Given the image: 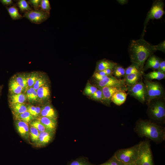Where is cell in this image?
<instances>
[{
	"mask_svg": "<svg viewBox=\"0 0 165 165\" xmlns=\"http://www.w3.org/2000/svg\"><path fill=\"white\" fill-rule=\"evenodd\" d=\"M129 51L131 62L137 65L143 72V69L146 61L156 50L154 45H151L141 38L131 41Z\"/></svg>",
	"mask_w": 165,
	"mask_h": 165,
	"instance_id": "1",
	"label": "cell"
},
{
	"mask_svg": "<svg viewBox=\"0 0 165 165\" xmlns=\"http://www.w3.org/2000/svg\"><path fill=\"white\" fill-rule=\"evenodd\" d=\"M134 130L139 137H146L157 144L165 139V127L151 120H138Z\"/></svg>",
	"mask_w": 165,
	"mask_h": 165,
	"instance_id": "2",
	"label": "cell"
},
{
	"mask_svg": "<svg viewBox=\"0 0 165 165\" xmlns=\"http://www.w3.org/2000/svg\"><path fill=\"white\" fill-rule=\"evenodd\" d=\"M161 98L152 101L148 105L147 113L152 121L161 125L165 123V103Z\"/></svg>",
	"mask_w": 165,
	"mask_h": 165,
	"instance_id": "3",
	"label": "cell"
},
{
	"mask_svg": "<svg viewBox=\"0 0 165 165\" xmlns=\"http://www.w3.org/2000/svg\"><path fill=\"white\" fill-rule=\"evenodd\" d=\"M140 143L138 155L135 163L136 165H155L149 140L146 139Z\"/></svg>",
	"mask_w": 165,
	"mask_h": 165,
	"instance_id": "4",
	"label": "cell"
},
{
	"mask_svg": "<svg viewBox=\"0 0 165 165\" xmlns=\"http://www.w3.org/2000/svg\"><path fill=\"white\" fill-rule=\"evenodd\" d=\"M140 144L139 143L130 148L119 149L114 155L126 165L135 163L138 157Z\"/></svg>",
	"mask_w": 165,
	"mask_h": 165,
	"instance_id": "5",
	"label": "cell"
},
{
	"mask_svg": "<svg viewBox=\"0 0 165 165\" xmlns=\"http://www.w3.org/2000/svg\"><path fill=\"white\" fill-rule=\"evenodd\" d=\"M144 83L146 90V101L147 105L152 100L163 97L164 89L160 83L146 79L144 81Z\"/></svg>",
	"mask_w": 165,
	"mask_h": 165,
	"instance_id": "6",
	"label": "cell"
},
{
	"mask_svg": "<svg viewBox=\"0 0 165 165\" xmlns=\"http://www.w3.org/2000/svg\"><path fill=\"white\" fill-rule=\"evenodd\" d=\"M164 7V3L162 1L156 0L154 2L145 20L142 36L144 35L146 25L150 20L160 19L165 14Z\"/></svg>",
	"mask_w": 165,
	"mask_h": 165,
	"instance_id": "7",
	"label": "cell"
},
{
	"mask_svg": "<svg viewBox=\"0 0 165 165\" xmlns=\"http://www.w3.org/2000/svg\"><path fill=\"white\" fill-rule=\"evenodd\" d=\"M128 94L134 97L141 103L146 101V93L144 83L139 81L131 86H127Z\"/></svg>",
	"mask_w": 165,
	"mask_h": 165,
	"instance_id": "8",
	"label": "cell"
},
{
	"mask_svg": "<svg viewBox=\"0 0 165 165\" xmlns=\"http://www.w3.org/2000/svg\"><path fill=\"white\" fill-rule=\"evenodd\" d=\"M50 13L39 9H33L25 12L23 16L32 23L40 24L46 21L50 17Z\"/></svg>",
	"mask_w": 165,
	"mask_h": 165,
	"instance_id": "9",
	"label": "cell"
},
{
	"mask_svg": "<svg viewBox=\"0 0 165 165\" xmlns=\"http://www.w3.org/2000/svg\"><path fill=\"white\" fill-rule=\"evenodd\" d=\"M102 91L104 99V104L110 106L111 102V98L115 93L120 91H127V86L122 87H104L97 88Z\"/></svg>",
	"mask_w": 165,
	"mask_h": 165,
	"instance_id": "10",
	"label": "cell"
},
{
	"mask_svg": "<svg viewBox=\"0 0 165 165\" xmlns=\"http://www.w3.org/2000/svg\"><path fill=\"white\" fill-rule=\"evenodd\" d=\"M98 88L104 87H122L126 86L124 79H118L112 76H108L104 79L97 81Z\"/></svg>",
	"mask_w": 165,
	"mask_h": 165,
	"instance_id": "11",
	"label": "cell"
},
{
	"mask_svg": "<svg viewBox=\"0 0 165 165\" xmlns=\"http://www.w3.org/2000/svg\"><path fill=\"white\" fill-rule=\"evenodd\" d=\"M15 125L17 131L20 136L29 142L30 137L29 123L20 120L16 119Z\"/></svg>",
	"mask_w": 165,
	"mask_h": 165,
	"instance_id": "12",
	"label": "cell"
},
{
	"mask_svg": "<svg viewBox=\"0 0 165 165\" xmlns=\"http://www.w3.org/2000/svg\"><path fill=\"white\" fill-rule=\"evenodd\" d=\"M55 132L46 131L40 132L38 138L35 143L38 147H44L49 143L53 140Z\"/></svg>",
	"mask_w": 165,
	"mask_h": 165,
	"instance_id": "13",
	"label": "cell"
},
{
	"mask_svg": "<svg viewBox=\"0 0 165 165\" xmlns=\"http://www.w3.org/2000/svg\"><path fill=\"white\" fill-rule=\"evenodd\" d=\"M36 91L38 102L45 104L48 103L47 102L50 97V91L48 84H46L39 88Z\"/></svg>",
	"mask_w": 165,
	"mask_h": 165,
	"instance_id": "14",
	"label": "cell"
},
{
	"mask_svg": "<svg viewBox=\"0 0 165 165\" xmlns=\"http://www.w3.org/2000/svg\"><path fill=\"white\" fill-rule=\"evenodd\" d=\"M36 119L43 124L47 130L55 133L57 126V119L42 116Z\"/></svg>",
	"mask_w": 165,
	"mask_h": 165,
	"instance_id": "15",
	"label": "cell"
},
{
	"mask_svg": "<svg viewBox=\"0 0 165 165\" xmlns=\"http://www.w3.org/2000/svg\"><path fill=\"white\" fill-rule=\"evenodd\" d=\"M161 59L154 55L150 56L146 61V62L143 69V71L148 69L157 70Z\"/></svg>",
	"mask_w": 165,
	"mask_h": 165,
	"instance_id": "16",
	"label": "cell"
},
{
	"mask_svg": "<svg viewBox=\"0 0 165 165\" xmlns=\"http://www.w3.org/2000/svg\"><path fill=\"white\" fill-rule=\"evenodd\" d=\"M40 116L57 119V115L53 106L48 103L41 107Z\"/></svg>",
	"mask_w": 165,
	"mask_h": 165,
	"instance_id": "17",
	"label": "cell"
},
{
	"mask_svg": "<svg viewBox=\"0 0 165 165\" xmlns=\"http://www.w3.org/2000/svg\"><path fill=\"white\" fill-rule=\"evenodd\" d=\"M117 64L116 63L105 59H102L97 62L95 72L103 71L107 69H113Z\"/></svg>",
	"mask_w": 165,
	"mask_h": 165,
	"instance_id": "18",
	"label": "cell"
},
{
	"mask_svg": "<svg viewBox=\"0 0 165 165\" xmlns=\"http://www.w3.org/2000/svg\"><path fill=\"white\" fill-rule=\"evenodd\" d=\"M29 74H18L14 75L12 77L15 81L23 88L24 91L28 88V80Z\"/></svg>",
	"mask_w": 165,
	"mask_h": 165,
	"instance_id": "19",
	"label": "cell"
},
{
	"mask_svg": "<svg viewBox=\"0 0 165 165\" xmlns=\"http://www.w3.org/2000/svg\"><path fill=\"white\" fill-rule=\"evenodd\" d=\"M127 95V94L124 91L118 92L112 97L111 102L117 105H121L125 102Z\"/></svg>",
	"mask_w": 165,
	"mask_h": 165,
	"instance_id": "20",
	"label": "cell"
},
{
	"mask_svg": "<svg viewBox=\"0 0 165 165\" xmlns=\"http://www.w3.org/2000/svg\"><path fill=\"white\" fill-rule=\"evenodd\" d=\"M27 100L26 94L23 93L18 94H10L9 97V104L24 103Z\"/></svg>",
	"mask_w": 165,
	"mask_h": 165,
	"instance_id": "21",
	"label": "cell"
},
{
	"mask_svg": "<svg viewBox=\"0 0 165 165\" xmlns=\"http://www.w3.org/2000/svg\"><path fill=\"white\" fill-rule=\"evenodd\" d=\"M9 106L14 116L27 111V106L24 103L11 104Z\"/></svg>",
	"mask_w": 165,
	"mask_h": 165,
	"instance_id": "22",
	"label": "cell"
},
{
	"mask_svg": "<svg viewBox=\"0 0 165 165\" xmlns=\"http://www.w3.org/2000/svg\"><path fill=\"white\" fill-rule=\"evenodd\" d=\"M142 74L141 73H133L125 76L124 79L126 85L131 86L136 83L139 81Z\"/></svg>",
	"mask_w": 165,
	"mask_h": 165,
	"instance_id": "23",
	"label": "cell"
},
{
	"mask_svg": "<svg viewBox=\"0 0 165 165\" xmlns=\"http://www.w3.org/2000/svg\"><path fill=\"white\" fill-rule=\"evenodd\" d=\"M9 86L10 94H18L24 91L23 88L12 78L9 82Z\"/></svg>",
	"mask_w": 165,
	"mask_h": 165,
	"instance_id": "24",
	"label": "cell"
},
{
	"mask_svg": "<svg viewBox=\"0 0 165 165\" xmlns=\"http://www.w3.org/2000/svg\"><path fill=\"white\" fill-rule=\"evenodd\" d=\"M27 100L30 103L38 102V99L36 90L33 87L28 88L26 91Z\"/></svg>",
	"mask_w": 165,
	"mask_h": 165,
	"instance_id": "25",
	"label": "cell"
},
{
	"mask_svg": "<svg viewBox=\"0 0 165 165\" xmlns=\"http://www.w3.org/2000/svg\"><path fill=\"white\" fill-rule=\"evenodd\" d=\"M7 11L11 18L13 20H19L24 17L18 11V9L15 5L6 7Z\"/></svg>",
	"mask_w": 165,
	"mask_h": 165,
	"instance_id": "26",
	"label": "cell"
},
{
	"mask_svg": "<svg viewBox=\"0 0 165 165\" xmlns=\"http://www.w3.org/2000/svg\"><path fill=\"white\" fill-rule=\"evenodd\" d=\"M146 79L151 80L152 79L160 80L165 77V73L157 71H153L149 72L145 75Z\"/></svg>",
	"mask_w": 165,
	"mask_h": 165,
	"instance_id": "27",
	"label": "cell"
},
{
	"mask_svg": "<svg viewBox=\"0 0 165 165\" xmlns=\"http://www.w3.org/2000/svg\"><path fill=\"white\" fill-rule=\"evenodd\" d=\"M67 165H96L91 163L87 158L81 157L69 162Z\"/></svg>",
	"mask_w": 165,
	"mask_h": 165,
	"instance_id": "28",
	"label": "cell"
},
{
	"mask_svg": "<svg viewBox=\"0 0 165 165\" xmlns=\"http://www.w3.org/2000/svg\"><path fill=\"white\" fill-rule=\"evenodd\" d=\"M43 75L40 74L33 86L36 90L39 88L48 84V79L45 75Z\"/></svg>",
	"mask_w": 165,
	"mask_h": 165,
	"instance_id": "29",
	"label": "cell"
},
{
	"mask_svg": "<svg viewBox=\"0 0 165 165\" xmlns=\"http://www.w3.org/2000/svg\"><path fill=\"white\" fill-rule=\"evenodd\" d=\"M15 117L16 119L22 120L29 124L33 120L36 119L28 111L15 116Z\"/></svg>",
	"mask_w": 165,
	"mask_h": 165,
	"instance_id": "30",
	"label": "cell"
},
{
	"mask_svg": "<svg viewBox=\"0 0 165 165\" xmlns=\"http://www.w3.org/2000/svg\"><path fill=\"white\" fill-rule=\"evenodd\" d=\"M16 5L20 11L21 13H24L33 9L28 2L25 0H18Z\"/></svg>",
	"mask_w": 165,
	"mask_h": 165,
	"instance_id": "31",
	"label": "cell"
},
{
	"mask_svg": "<svg viewBox=\"0 0 165 165\" xmlns=\"http://www.w3.org/2000/svg\"><path fill=\"white\" fill-rule=\"evenodd\" d=\"M27 111L36 119L40 116L41 108L33 105L27 106Z\"/></svg>",
	"mask_w": 165,
	"mask_h": 165,
	"instance_id": "32",
	"label": "cell"
},
{
	"mask_svg": "<svg viewBox=\"0 0 165 165\" xmlns=\"http://www.w3.org/2000/svg\"><path fill=\"white\" fill-rule=\"evenodd\" d=\"M40 74V72L36 71L33 72L29 74L28 80V88L33 86Z\"/></svg>",
	"mask_w": 165,
	"mask_h": 165,
	"instance_id": "33",
	"label": "cell"
},
{
	"mask_svg": "<svg viewBox=\"0 0 165 165\" xmlns=\"http://www.w3.org/2000/svg\"><path fill=\"white\" fill-rule=\"evenodd\" d=\"M39 132L36 128L29 125V137L31 141L35 143L38 138Z\"/></svg>",
	"mask_w": 165,
	"mask_h": 165,
	"instance_id": "34",
	"label": "cell"
},
{
	"mask_svg": "<svg viewBox=\"0 0 165 165\" xmlns=\"http://www.w3.org/2000/svg\"><path fill=\"white\" fill-rule=\"evenodd\" d=\"M113 74L116 78H120L124 76L125 69L122 66L117 64L113 68Z\"/></svg>",
	"mask_w": 165,
	"mask_h": 165,
	"instance_id": "35",
	"label": "cell"
},
{
	"mask_svg": "<svg viewBox=\"0 0 165 165\" xmlns=\"http://www.w3.org/2000/svg\"><path fill=\"white\" fill-rule=\"evenodd\" d=\"M97 89L98 88L96 87L88 82L84 89L83 93L85 95L90 97Z\"/></svg>",
	"mask_w": 165,
	"mask_h": 165,
	"instance_id": "36",
	"label": "cell"
},
{
	"mask_svg": "<svg viewBox=\"0 0 165 165\" xmlns=\"http://www.w3.org/2000/svg\"><path fill=\"white\" fill-rule=\"evenodd\" d=\"M138 73H142L143 72H141L137 65L132 63V64L125 69V75L124 76L132 74Z\"/></svg>",
	"mask_w": 165,
	"mask_h": 165,
	"instance_id": "37",
	"label": "cell"
},
{
	"mask_svg": "<svg viewBox=\"0 0 165 165\" xmlns=\"http://www.w3.org/2000/svg\"><path fill=\"white\" fill-rule=\"evenodd\" d=\"M29 124L30 126L36 128L39 132L48 131L43 124L36 119L31 122Z\"/></svg>",
	"mask_w": 165,
	"mask_h": 165,
	"instance_id": "38",
	"label": "cell"
},
{
	"mask_svg": "<svg viewBox=\"0 0 165 165\" xmlns=\"http://www.w3.org/2000/svg\"><path fill=\"white\" fill-rule=\"evenodd\" d=\"M97 165H126L117 159L114 155L105 163Z\"/></svg>",
	"mask_w": 165,
	"mask_h": 165,
	"instance_id": "39",
	"label": "cell"
},
{
	"mask_svg": "<svg viewBox=\"0 0 165 165\" xmlns=\"http://www.w3.org/2000/svg\"><path fill=\"white\" fill-rule=\"evenodd\" d=\"M94 100L101 102L104 104V99L101 90L98 88L97 90L90 97Z\"/></svg>",
	"mask_w": 165,
	"mask_h": 165,
	"instance_id": "40",
	"label": "cell"
},
{
	"mask_svg": "<svg viewBox=\"0 0 165 165\" xmlns=\"http://www.w3.org/2000/svg\"><path fill=\"white\" fill-rule=\"evenodd\" d=\"M50 2L48 0H41L40 9L43 11L49 13L51 9Z\"/></svg>",
	"mask_w": 165,
	"mask_h": 165,
	"instance_id": "41",
	"label": "cell"
},
{
	"mask_svg": "<svg viewBox=\"0 0 165 165\" xmlns=\"http://www.w3.org/2000/svg\"><path fill=\"white\" fill-rule=\"evenodd\" d=\"M41 0H29L28 2L33 8L34 10L40 9Z\"/></svg>",
	"mask_w": 165,
	"mask_h": 165,
	"instance_id": "42",
	"label": "cell"
},
{
	"mask_svg": "<svg viewBox=\"0 0 165 165\" xmlns=\"http://www.w3.org/2000/svg\"><path fill=\"white\" fill-rule=\"evenodd\" d=\"M156 50L161 51L164 53L165 51V41H163L157 45H154Z\"/></svg>",
	"mask_w": 165,
	"mask_h": 165,
	"instance_id": "43",
	"label": "cell"
},
{
	"mask_svg": "<svg viewBox=\"0 0 165 165\" xmlns=\"http://www.w3.org/2000/svg\"><path fill=\"white\" fill-rule=\"evenodd\" d=\"M157 70L161 72L165 73V61L164 60L161 61L159 68Z\"/></svg>",
	"mask_w": 165,
	"mask_h": 165,
	"instance_id": "44",
	"label": "cell"
},
{
	"mask_svg": "<svg viewBox=\"0 0 165 165\" xmlns=\"http://www.w3.org/2000/svg\"><path fill=\"white\" fill-rule=\"evenodd\" d=\"M93 77L97 80V81L101 80L108 76H102L98 74L97 72H95L93 75Z\"/></svg>",
	"mask_w": 165,
	"mask_h": 165,
	"instance_id": "45",
	"label": "cell"
},
{
	"mask_svg": "<svg viewBox=\"0 0 165 165\" xmlns=\"http://www.w3.org/2000/svg\"><path fill=\"white\" fill-rule=\"evenodd\" d=\"M0 1L3 5L6 6L11 5L13 3L12 0H1Z\"/></svg>",
	"mask_w": 165,
	"mask_h": 165,
	"instance_id": "46",
	"label": "cell"
},
{
	"mask_svg": "<svg viewBox=\"0 0 165 165\" xmlns=\"http://www.w3.org/2000/svg\"><path fill=\"white\" fill-rule=\"evenodd\" d=\"M104 71L107 76H112L113 74V69H107Z\"/></svg>",
	"mask_w": 165,
	"mask_h": 165,
	"instance_id": "47",
	"label": "cell"
},
{
	"mask_svg": "<svg viewBox=\"0 0 165 165\" xmlns=\"http://www.w3.org/2000/svg\"><path fill=\"white\" fill-rule=\"evenodd\" d=\"M117 2L121 5H124L127 3L128 1L125 0H117Z\"/></svg>",
	"mask_w": 165,
	"mask_h": 165,
	"instance_id": "48",
	"label": "cell"
},
{
	"mask_svg": "<svg viewBox=\"0 0 165 165\" xmlns=\"http://www.w3.org/2000/svg\"><path fill=\"white\" fill-rule=\"evenodd\" d=\"M2 88V86H0V95L1 94V92Z\"/></svg>",
	"mask_w": 165,
	"mask_h": 165,
	"instance_id": "49",
	"label": "cell"
},
{
	"mask_svg": "<svg viewBox=\"0 0 165 165\" xmlns=\"http://www.w3.org/2000/svg\"><path fill=\"white\" fill-rule=\"evenodd\" d=\"M126 165H136V164L135 163H134L127 164Z\"/></svg>",
	"mask_w": 165,
	"mask_h": 165,
	"instance_id": "50",
	"label": "cell"
}]
</instances>
